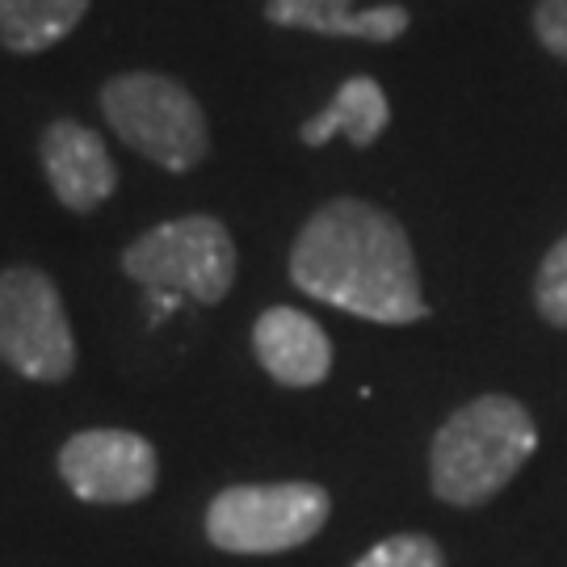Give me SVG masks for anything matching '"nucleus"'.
Returning a JSON list of instances; mask_svg holds the SVG:
<instances>
[{
  "mask_svg": "<svg viewBox=\"0 0 567 567\" xmlns=\"http://www.w3.org/2000/svg\"><path fill=\"white\" fill-rule=\"evenodd\" d=\"M252 353L282 386H320L332 374V341L299 307H265L252 320Z\"/></svg>",
  "mask_w": 567,
  "mask_h": 567,
  "instance_id": "nucleus-9",
  "label": "nucleus"
},
{
  "mask_svg": "<svg viewBox=\"0 0 567 567\" xmlns=\"http://www.w3.org/2000/svg\"><path fill=\"white\" fill-rule=\"evenodd\" d=\"M265 21L282 30L324 34V39L395 42L408 30L412 13L404 4L358 9V0H265Z\"/></svg>",
  "mask_w": 567,
  "mask_h": 567,
  "instance_id": "nucleus-10",
  "label": "nucleus"
},
{
  "mask_svg": "<svg viewBox=\"0 0 567 567\" xmlns=\"http://www.w3.org/2000/svg\"><path fill=\"white\" fill-rule=\"evenodd\" d=\"M534 34L555 60H567V0H538L534 4Z\"/></svg>",
  "mask_w": 567,
  "mask_h": 567,
  "instance_id": "nucleus-15",
  "label": "nucleus"
},
{
  "mask_svg": "<svg viewBox=\"0 0 567 567\" xmlns=\"http://www.w3.org/2000/svg\"><path fill=\"white\" fill-rule=\"evenodd\" d=\"M290 282L307 299L374 324L429 316L404 224L365 198H332L311 210L290 244Z\"/></svg>",
  "mask_w": 567,
  "mask_h": 567,
  "instance_id": "nucleus-1",
  "label": "nucleus"
},
{
  "mask_svg": "<svg viewBox=\"0 0 567 567\" xmlns=\"http://www.w3.org/2000/svg\"><path fill=\"white\" fill-rule=\"evenodd\" d=\"M55 466L89 505H135L161 484L156 446L131 429H81L60 446Z\"/></svg>",
  "mask_w": 567,
  "mask_h": 567,
  "instance_id": "nucleus-7",
  "label": "nucleus"
},
{
  "mask_svg": "<svg viewBox=\"0 0 567 567\" xmlns=\"http://www.w3.org/2000/svg\"><path fill=\"white\" fill-rule=\"evenodd\" d=\"M332 496L311 480L231 484L206 505V538L227 555H282L328 526Z\"/></svg>",
  "mask_w": 567,
  "mask_h": 567,
  "instance_id": "nucleus-5",
  "label": "nucleus"
},
{
  "mask_svg": "<svg viewBox=\"0 0 567 567\" xmlns=\"http://www.w3.org/2000/svg\"><path fill=\"white\" fill-rule=\"evenodd\" d=\"M39 161L63 210L89 215V210L110 203L118 189V164L110 156V147L93 126H84L76 118H55L42 126Z\"/></svg>",
  "mask_w": 567,
  "mask_h": 567,
  "instance_id": "nucleus-8",
  "label": "nucleus"
},
{
  "mask_svg": "<svg viewBox=\"0 0 567 567\" xmlns=\"http://www.w3.org/2000/svg\"><path fill=\"white\" fill-rule=\"evenodd\" d=\"M534 307L543 311V320L555 328H567V236L550 244V252L538 265L534 278Z\"/></svg>",
  "mask_w": 567,
  "mask_h": 567,
  "instance_id": "nucleus-14",
  "label": "nucleus"
},
{
  "mask_svg": "<svg viewBox=\"0 0 567 567\" xmlns=\"http://www.w3.org/2000/svg\"><path fill=\"white\" fill-rule=\"evenodd\" d=\"M353 567H446V555L429 534H391L365 550Z\"/></svg>",
  "mask_w": 567,
  "mask_h": 567,
  "instance_id": "nucleus-13",
  "label": "nucleus"
},
{
  "mask_svg": "<svg viewBox=\"0 0 567 567\" xmlns=\"http://www.w3.org/2000/svg\"><path fill=\"white\" fill-rule=\"evenodd\" d=\"M110 131L164 173H194L210 156V126L198 97L164 72H118L97 93Z\"/></svg>",
  "mask_w": 567,
  "mask_h": 567,
  "instance_id": "nucleus-3",
  "label": "nucleus"
},
{
  "mask_svg": "<svg viewBox=\"0 0 567 567\" xmlns=\"http://www.w3.org/2000/svg\"><path fill=\"white\" fill-rule=\"evenodd\" d=\"M538 450V425L513 395H480L463 404L429 446L433 496L454 508L487 505Z\"/></svg>",
  "mask_w": 567,
  "mask_h": 567,
  "instance_id": "nucleus-2",
  "label": "nucleus"
},
{
  "mask_svg": "<svg viewBox=\"0 0 567 567\" xmlns=\"http://www.w3.org/2000/svg\"><path fill=\"white\" fill-rule=\"evenodd\" d=\"M386 122H391V105H386L383 84L374 81V76H349L337 89V97L311 122H303L299 140L307 147H324L337 135H344L353 147H370L386 131Z\"/></svg>",
  "mask_w": 567,
  "mask_h": 567,
  "instance_id": "nucleus-11",
  "label": "nucleus"
},
{
  "mask_svg": "<svg viewBox=\"0 0 567 567\" xmlns=\"http://www.w3.org/2000/svg\"><path fill=\"white\" fill-rule=\"evenodd\" d=\"M0 362L30 383H63L76 370V337L51 274L0 269Z\"/></svg>",
  "mask_w": 567,
  "mask_h": 567,
  "instance_id": "nucleus-6",
  "label": "nucleus"
},
{
  "mask_svg": "<svg viewBox=\"0 0 567 567\" xmlns=\"http://www.w3.org/2000/svg\"><path fill=\"white\" fill-rule=\"evenodd\" d=\"M122 274L203 307L224 303L236 286V240L215 215H182L147 227L122 248Z\"/></svg>",
  "mask_w": 567,
  "mask_h": 567,
  "instance_id": "nucleus-4",
  "label": "nucleus"
},
{
  "mask_svg": "<svg viewBox=\"0 0 567 567\" xmlns=\"http://www.w3.org/2000/svg\"><path fill=\"white\" fill-rule=\"evenodd\" d=\"M93 0H0V47L9 55H42L84 21Z\"/></svg>",
  "mask_w": 567,
  "mask_h": 567,
  "instance_id": "nucleus-12",
  "label": "nucleus"
}]
</instances>
